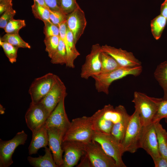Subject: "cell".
I'll return each mask as SVG.
<instances>
[{"label": "cell", "instance_id": "obj_1", "mask_svg": "<svg viewBox=\"0 0 167 167\" xmlns=\"http://www.w3.org/2000/svg\"><path fill=\"white\" fill-rule=\"evenodd\" d=\"M126 111L125 107L121 105L115 108L109 104L105 105L90 117L94 130L110 134L113 125L120 120Z\"/></svg>", "mask_w": 167, "mask_h": 167}, {"label": "cell", "instance_id": "obj_2", "mask_svg": "<svg viewBox=\"0 0 167 167\" xmlns=\"http://www.w3.org/2000/svg\"><path fill=\"white\" fill-rule=\"evenodd\" d=\"M144 126L142 124L137 111L135 109L130 116L124 134L120 142L123 155L126 152H135L140 148L141 138Z\"/></svg>", "mask_w": 167, "mask_h": 167}, {"label": "cell", "instance_id": "obj_3", "mask_svg": "<svg viewBox=\"0 0 167 167\" xmlns=\"http://www.w3.org/2000/svg\"><path fill=\"white\" fill-rule=\"evenodd\" d=\"M162 98L149 96L146 94L135 91L132 102L135 109L138 112L140 121L144 126L153 122Z\"/></svg>", "mask_w": 167, "mask_h": 167}, {"label": "cell", "instance_id": "obj_4", "mask_svg": "<svg viewBox=\"0 0 167 167\" xmlns=\"http://www.w3.org/2000/svg\"><path fill=\"white\" fill-rule=\"evenodd\" d=\"M95 131L90 117L83 116L73 119L66 131L62 141H74L83 143L92 140Z\"/></svg>", "mask_w": 167, "mask_h": 167}, {"label": "cell", "instance_id": "obj_5", "mask_svg": "<svg viewBox=\"0 0 167 167\" xmlns=\"http://www.w3.org/2000/svg\"><path fill=\"white\" fill-rule=\"evenodd\" d=\"M142 71V66L131 67H122L110 72L92 76L95 86L98 92L109 94L110 86L113 81L128 75L135 76L139 75Z\"/></svg>", "mask_w": 167, "mask_h": 167}, {"label": "cell", "instance_id": "obj_6", "mask_svg": "<svg viewBox=\"0 0 167 167\" xmlns=\"http://www.w3.org/2000/svg\"><path fill=\"white\" fill-rule=\"evenodd\" d=\"M92 140L98 143L105 153L115 161L117 167H126L122 159L120 143L111 134L95 131Z\"/></svg>", "mask_w": 167, "mask_h": 167}, {"label": "cell", "instance_id": "obj_7", "mask_svg": "<svg viewBox=\"0 0 167 167\" xmlns=\"http://www.w3.org/2000/svg\"><path fill=\"white\" fill-rule=\"evenodd\" d=\"M83 143L91 167H117L114 160L105 153L98 143L92 140Z\"/></svg>", "mask_w": 167, "mask_h": 167}, {"label": "cell", "instance_id": "obj_8", "mask_svg": "<svg viewBox=\"0 0 167 167\" xmlns=\"http://www.w3.org/2000/svg\"><path fill=\"white\" fill-rule=\"evenodd\" d=\"M27 135L24 130L17 133L9 140L0 139V167H8L13 163L12 156L15 149L20 145L26 142Z\"/></svg>", "mask_w": 167, "mask_h": 167}, {"label": "cell", "instance_id": "obj_9", "mask_svg": "<svg viewBox=\"0 0 167 167\" xmlns=\"http://www.w3.org/2000/svg\"><path fill=\"white\" fill-rule=\"evenodd\" d=\"M57 76L52 73H49L34 79L28 90L32 103H38L48 93L55 83Z\"/></svg>", "mask_w": 167, "mask_h": 167}, {"label": "cell", "instance_id": "obj_10", "mask_svg": "<svg viewBox=\"0 0 167 167\" xmlns=\"http://www.w3.org/2000/svg\"><path fill=\"white\" fill-rule=\"evenodd\" d=\"M101 51V46L99 44H96L92 46L90 53L86 56L84 63L81 66L80 74L81 78L87 79L100 74Z\"/></svg>", "mask_w": 167, "mask_h": 167}, {"label": "cell", "instance_id": "obj_11", "mask_svg": "<svg viewBox=\"0 0 167 167\" xmlns=\"http://www.w3.org/2000/svg\"><path fill=\"white\" fill-rule=\"evenodd\" d=\"M49 115L47 110L41 102H31L25 116L26 125L32 132L44 125Z\"/></svg>", "mask_w": 167, "mask_h": 167}, {"label": "cell", "instance_id": "obj_12", "mask_svg": "<svg viewBox=\"0 0 167 167\" xmlns=\"http://www.w3.org/2000/svg\"><path fill=\"white\" fill-rule=\"evenodd\" d=\"M62 148L64 152L62 167H73L76 165L85 153L83 143L74 141H62Z\"/></svg>", "mask_w": 167, "mask_h": 167}, {"label": "cell", "instance_id": "obj_13", "mask_svg": "<svg viewBox=\"0 0 167 167\" xmlns=\"http://www.w3.org/2000/svg\"><path fill=\"white\" fill-rule=\"evenodd\" d=\"M140 148L144 149L151 156L153 161L161 156L153 122L144 126L140 141Z\"/></svg>", "mask_w": 167, "mask_h": 167}, {"label": "cell", "instance_id": "obj_14", "mask_svg": "<svg viewBox=\"0 0 167 167\" xmlns=\"http://www.w3.org/2000/svg\"><path fill=\"white\" fill-rule=\"evenodd\" d=\"M59 28L60 36L65 44L66 50V66L74 68V61L80 54L76 48L73 35L67 27L66 21L62 23Z\"/></svg>", "mask_w": 167, "mask_h": 167}, {"label": "cell", "instance_id": "obj_15", "mask_svg": "<svg viewBox=\"0 0 167 167\" xmlns=\"http://www.w3.org/2000/svg\"><path fill=\"white\" fill-rule=\"evenodd\" d=\"M66 22L67 27L73 33L76 44L83 34L87 23L84 13L79 5L67 15Z\"/></svg>", "mask_w": 167, "mask_h": 167}, {"label": "cell", "instance_id": "obj_16", "mask_svg": "<svg viewBox=\"0 0 167 167\" xmlns=\"http://www.w3.org/2000/svg\"><path fill=\"white\" fill-rule=\"evenodd\" d=\"M47 129L49 148L52 152L56 164L58 167H62L63 164V151L62 144L65 131L54 127H49Z\"/></svg>", "mask_w": 167, "mask_h": 167}, {"label": "cell", "instance_id": "obj_17", "mask_svg": "<svg viewBox=\"0 0 167 167\" xmlns=\"http://www.w3.org/2000/svg\"><path fill=\"white\" fill-rule=\"evenodd\" d=\"M67 95L66 87L58 76L51 89L40 102L43 105L50 115L59 101Z\"/></svg>", "mask_w": 167, "mask_h": 167}, {"label": "cell", "instance_id": "obj_18", "mask_svg": "<svg viewBox=\"0 0 167 167\" xmlns=\"http://www.w3.org/2000/svg\"><path fill=\"white\" fill-rule=\"evenodd\" d=\"M101 49L102 51L113 58L122 67H131L141 66V62L131 52L107 45L101 46Z\"/></svg>", "mask_w": 167, "mask_h": 167}, {"label": "cell", "instance_id": "obj_19", "mask_svg": "<svg viewBox=\"0 0 167 167\" xmlns=\"http://www.w3.org/2000/svg\"><path fill=\"white\" fill-rule=\"evenodd\" d=\"M63 97L50 114L45 125L47 129L50 127L57 128L65 132L69 126L71 122L69 120L65 108Z\"/></svg>", "mask_w": 167, "mask_h": 167}, {"label": "cell", "instance_id": "obj_20", "mask_svg": "<svg viewBox=\"0 0 167 167\" xmlns=\"http://www.w3.org/2000/svg\"><path fill=\"white\" fill-rule=\"evenodd\" d=\"M48 145L47 129L45 124L41 127L32 132V139L28 148L29 155L36 154L42 148H45Z\"/></svg>", "mask_w": 167, "mask_h": 167}, {"label": "cell", "instance_id": "obj_21", "mask_svg": "<svg viewBox=\"0 0 167 167\" xmlns=\"http://www.w3.org/2000/svg\"><path fill=\"white\" fill-rule=\"evenodd\" d=\"M44 151L43 156L36 157L28 156L27 160L30 165L34 167H58L54 161L50 148L47 147Z\"/></svg>", "mask_w": 167, "mask_h": 167}, {"label": "cell", "instance_id": "obj_22", "mask_svg": "<svg viewBox=\"0 0 167 167\" xmlns=\"http://www.w3.org/2000/svg\"><path fill=\"white\" fill-rule=\"evenodd\" d=\"M154 77L163 89V100H167V61L159 64L154 73Z\"/></svg>", "mask_w": 167, "mask_h": 167}, {"label": "cell", "instance_id": "obj_23", "mask_svg": "<svg viewBox=\"0 0 167 167\" xmlns=\"http://www.w3.org/2000/svg\"><path fill=\"white\" fill-rule=\"evenodd\" d=\"M160 122H153L156 135L159 152L167 159V132L160 123Z\"/></svg>", "mask_w": 167, "mask_h": 167}, {"label": "cell", "instance_id": "obj_24", "mask_svg": "<svg viewBox=\"0 0 167 167\" xmlns=\"http://www.w3.org/2000/svg\"><path fill=\"white\" fill-rule=\"evenodd\" d=\"M130 116L127 111L125 112L120 120L114 124L112 128L110 134L120 143L124 134Z\"/></svg>", "mask_w": 167, "mask_h": 167}, {"label": "cell", "instance_id": "obj_25", "mask_svg": "<svg viewBox=\"0 0 167 167\" xmlns=\"http://www.w3.org/2000/svg\"><path fill=\"white\" fill-rule=\"evenodd\" d=\"M101 69L100 74L110 72L123 67L112 56L102 51L101 53Z\"/></svg>", "mask_w": 167, "mask_h": 167}, {"label": "cell", "instance_id": "obj_26", "mask_svg": "<svg viewBox=\"0 0 167 167\" xmlns=\"http://www.w3.org/2000/svg\"><path fill=\"white\" fill-rule=\"evenodd\" d=\"M167 22V19L161 14L151 20L150 24L151 32L156 40H158L161 37Z\"/></svg>", "mask_w": 167, "mask_h": 167}, {"label": "cell", "instance_id": "obj_27", "mask_svg": "<svg viewBox=\"0 0 167 167\" xmlns=\"http://www.w3.org/2000/svg\"><path fill=\"white\" fill-rule=\"evenodd\" d=\"M0 41L9 43L18 48H31L29 44L25 41L20 36L19 34H8L6 33L1 37Z\"/></svg>", "mask_w": 167, "mask_h": 167}, {"label": "cell", "instance_id": "obj_28", "mask_svg": "<svg viewBox=\"0 0 167 167\" xmlns=\"http://www.w3.org/2000/svg\"><path fill=\"white\" fill-rule=\"evenodd\" d=\"M31 7L32 13L36 18L42 20L44 23L51 22L49 18V10L35 0H33V3Z\"/></svg>", "mask_w": 167, "mask_h": 167}, {"label": "cell", "instance_id": "obj_29", "mask_svg": "<svg viewBox=\"0 0 167 167\" xmlns=\"http://www.w3.org/2000/svg\"><path fill=\"white\" fill-rule=\"evenodd\" d=\"M66 52L65 45L60 37L58 49L54 54L51 58L50 62L53 64L66 65Z\"/></svg>", "mask_w": 167, "mask_h": 167}, {"label": "cell", "instance_id": "obj_30", "mask_svg": "<svg viewBox=\"0 0 167 167\" xmlns=\"http://www.w3.org/2000/svg\"><path fill=\"white\" fill-rule=\"evenodd\" d=\"M60 35L45 37L44 42L45 46V50L51 58L56 52L59 45Z\"/></svg>", "mask_w": 167, "mask_h": 167}, {"label": "cell", "instance_id": "obj_31", "mask_svg": "<svg viewBox=\"0 0 167 167\" xmlns=\"http://www.w3.org/2000/svg\"><path fill=\"white\" fill-rule=\"evenodd\" d=\"M0 45L2 48L9 62L13 63L16 62L18 48L6 42L0 41Z\"/></svg>", "mask_w": 167, "mask_h": 167}, {"label": "cell", "instance_id": "obj_32", "mask_svg": "<svg viewBox=\"0 0 167 167\" xmlns=\"http://www.w3.org/2000/svg\"><path fill=\"white\" fill-rule=\"evenodd\" d=\"M26 25L24 20L13 19L8 23L4 29L7 34H18L20 30Z\"/></svg>", "mask_w": 167, "mask_h": 167}, {"label": "cell", "instance_id": "obj_33", "mask_svg": "<svg viewBox=\"0 0 167 167\" xmlns=\"http://www.w3.org/2000/svg\"><path fill=\"white\" fill-rule=\"evenodd\" d=\"M51 22L59 27L62 23L66 21L67 15L61 11L49 10Z\"/></svg>", "mask_w": 167, "mask_h": 167}, {"label": "cell", "instance_id": "obj_34", "mask_svg": "<svg viewBox=\"0 0 167 167\" xmlns=\"http://www.w3.org/2000/svg\"><path fill=\"white\" fill-rule=\"evenodd\" d=\"M163 118L165 119V121L167 124V100H162L154 118L153 122H160Z\"/></svg>", "mask_w": 167, "mask_h": 167}, {"label": "cell", "instance_id": "obj_35", "mask_svg": "<svg viewBox=\"0 0 167 167\" xmlns=\"http://www.w3.org/2000/svg\"><path fill=\"white\" fill-rule=\"evenodd\" d=\"M16 13V11L13 8L12 6L4 12L0 18V28L4 29L8 23L14 19L13 17Z\"/></svg>", "mask_w": 167, "mask_h": 167}, {"label": "cell", "instance_id": "obj_36", "mask_svg": "<svg viewBox=\"0 0 167 167\" xmlns=\"http://www.w3.org/2000/svg\"><path fill=\"white\" fill-rule=\"evenodd\" d=\"M61 11L67 15L79 5L76 0H60Z\"/></svg>", "mask_w": 167, "mask_h": 167}, {"label": "cell", "instance_id": "obj_37", "mask_svg": "<svg viewBox=\"0 0 167 167\" xmlns=\"http://www.w3.org/2000/svg\"><path fill=\"white\" fill-rule=\"evenodd\" d=\"M44 24L45 26L43 32L45 37L60 35L59 28L58 26L51 22H46Z\"/></svg>", "mask_w": 167, "mask_h": 167}, {"label": "cell", "instance_id": "obj_38", "mask_svg": "<svg viewBox=\"0 0 167 167\" xmlns=\"http://www.w3.org/2000/svg\"><path fill=\"white\" fill-rule=\"evenodd\" d=\"M44 1L46 5L49 10L52 11H61L60 0H44Z\"/></svg>", "mask_w": 167, "mask_h": 167}, {"label": "cell", "instance_id": "obj_39", "mask_svg": "<svg viewBox=\"0 0 167 167\" xmlns=\"http://www.w3.org/2000/svg\"><path fill=\"white\" fill-rule=\"evenodd\" d=\"M12 0H2L0 1V14L2 15L4 12L12 6Z\"/></svg>", "mask_w": 167, "mask_h": 167}, {"label": "cell", "instance_id": "obj_40", "mask_svg": "<svg viewBox=\"0 0 167 167\" xmlns=\"http://www.w3.org/2000/svg\"><path fill=\"white\" fill-rule=\"evenodd\" d=\"M153 161L155 167H167V159L161 155Z\"/></svg>", "mask_w": 167, "mask_h": 167}, {"label": "cell", "instance_id": "obj_41", "mask_svg": "<svg viewBox=\"0 0 167 167\" xmlns=\"http://www.w3.org/2000/svg\"><path fill=\"white\" fill-rule=\"evenodd\" d=\"M161 14L167 19V0H165L161 6Z\"/></svg>", "mask_w": 167, "mask_h": 167}, {"label": "cell", "instance_id": "obj_42", "mask_svg": "<svg viewBox=\"0 0 167 167\" xmlns=\"http://www.w3.org/2000/svg\"><path fill=\"white\" fill-rule=\"evenodd\" d=\"M38 2L40 5L42 6L48 10H49L46 5L44 0H33Z\"/></svg>", "mask_w": 167, "mask_h": 167}, {"label": "cell", "instance_id": "obj_43", "mask_svg": "<svg viewBox=\"0 0 167 167\" xmlns=\"http://www.w3.org/2000/svg\"><path fill=\"white\" fill-rule=\"evenodd\" d=\"M4 109L3 107L0 105V114H3L4 113Z\"/></svg>", "mask_w": 167, "mask_h": 167}, {"label": "cell", "instance_id": "obj_44", "mask_svg": "<svg viewBox=\"0 0 167 167\" xmlns=\"http://www.w3.org/2000/svg\"><path fill=\"white\" fill-rule=\"evenodd\" d=\"M2 0H0V1H2Z\"/></svg>", "mask_w": 167, "mask_h": 167}]
</instances>
